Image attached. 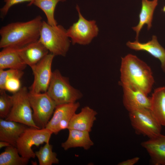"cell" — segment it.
I'll use <instances>...</instances> for the list:
<instances>
[{
    "mask_svg": "<svg viewBox=\"0 0 165 165\" xmlns=\"http://www.w3.org/2000/svg\"><path fill=\"white\" fill-rule=\"evenodd\" d=\"M123 90V105L129 112L139 108L150 109L151 98L140 90L121 85Z\"/></svg>",
    "mask_w": 165,
    "mask_h": 165,
    "instance_id": "obj_11",
    "label": "cell"
},
{
    "mask_svg": "<svg viewBox=\"0 0 165 165\" xmlns=\"http://www.w3.org/2000/svg\"><path fill=\"white\" fill-rule=\"evenodd\" d=\"M141 145L147 151L154 164L165 165V135L160 134Z\"/></svg>",
    "mask_w": 165,
    "mask_h": 165,
    "instance_id": "obj_12",
    "label": "cell"
},
{
    "mask_svg": "<svg viewBox=\"0 0 165 165\" xmlns=\"http://www.w3.org/2000/svg\"><path fill=\"white\" fill-rule=\"evenodd\" d=\"M24 73L23 70L17 69H0V89L5 90V84L8 79L12 78L20 79Z\"/></svg>",
    "mask_w": 165,
    "mask_h": 165,
    "instance_id": "obj_26",
    "label": "cell"
},
{
    "mask_svg": "<svg viewBox=\"0 0 165 165\" xmlns=\"http://www.w3.org/2000/svg\"><path fill=\"white\" fill-rule=\"evenodd\" d=\"M97 112L88 106L82 108L80 112L75 113L70 121L68 129H72L83 131H91L96 120Z\"/></svg>",
    "mask_w": 165,
    "mask_h": 165,
    "instance_id": "obj_13",
    "label": "cell"
},
{
    "mask_svg": "<svg viewBox=\"0 0 165 165\" xmlns=\"http://www.w3.org/2000/svg\"><path fill=\"white\" fill-rule=\"evenodd\" d=\"M11 145L9 143L3 141H0V148L1 149L4 147H7Z\"/></svg>",
    "mask_w": 165,
    "mask_h": 165,
    "instance_id": "obj_30",
    "label": "cell"
},
{
    "mask_svg": "<svg viewBox=\"0 0 165 165\" xmlns=\"http://www.w3.org/2000/svg\"><path fill=\"white\" fill-rule=\"evenodd\" d=\"M131 125L136 132L149 138L161 134L162 126L150 109L139 108L129 112Z\"/></svg>",
    "mask_w": 165,
    "mask_h": 165,
    "instance_id": "obj_8",
    "label": "cell"
},
{
    "mask_svg": "<svg viewBox=\"0 0 165 165\" xmlns=\"http://www.w3.org/2000/svg\"><path fill=\"white\" fill-rule=\"evenodd\" d=\"M68 130V138L61 144V147L65 150L76 147H81L87 150L94 145L90 138L89 132L72 129Z\"/></svg>",
    "mask_w": 165,
    "mask_h": 165,
    "instance_id": "obj_18",
    "label": "cell"
},
{
    "mask_svg": "<svg viewBox=\"0 0 165 165\" xmlns=\"http://www.w3.org/2000/svg\"><path fill=\"white\" fill-rule=\"evenodd\" d=\"M34 0H4L5 5L0 9V17L3 19L6 15L10 8L13 5L24 2H29L28 6H31Z\"/></svg>",
    "mask_w": 165,
    "mask_h": 165,
    "instance_id": "obj_27",
    "label": "cell"
},
{
    "mask_svg": "<svg viewBox=\"0 0 165 165\" xmlns=\"http://www.w3.org/2000/svg\"><path fill=\"white\" fill-rule=\"evenodd\" d=\"M76 9L78 13L79 19L67 30V34L68 37L71 38L73 45L76 43L87 45L97 36L98 28L95 20H88L83 17L78 5L76 6Z\"/></svg>",
    "mask_w": 165,
    "mask_h": 165,
    "instance_id": "obj_9",
    "label": "cell"
},
{
    "mask_svg": "<svg viewBox=\"0 0 165 165\" xmlns=\"http://www.w3.org/2000/svg\"><path fill=\"white\" fill-rule=\"evenodd\" d=\"M27 65L22 59L18 49L13 47L3 48L0 52V69H14L23 70Z\"/></svg>",
    "mask_w": 165,
    "mask_h": 165,
    "instance_id": "obj_19",
    "label": "cell"
},
{
    "mask_svg": "<svg viewBox=\"0 0 165 165\" xmlns=\"http://www.w3.org/2000/svg\"><path fill=\"white\" fill-rule=\"evenodd\" d=\"M43 20L38 15L26 22L12 23L0 30V48H21L38 40Z\"/></svg>",
    "mask_w": 165,
    "mask_h": 165,
    "instance_id": "obj_1",
    "label": "cell"
},
{
    "mask_svg": "<svg viewBox=\"0 0 165 165\" xmlns=\"http://www.w3.org/2000/svg\"><path fill=\"white\" fill-rule=\"evenodd\" d=\"M67 30L61 25L52 26L43 21L39 40L55 56L65 57L70 44Z\"/></svg>",
    "mask_w": 165,
    "mask_h": 165,
    "instance_id": "obj_3",
    "label": "cell"
},
{
    "mask_svg": "<svg viewBox=\"0 0 165 165\" xmlns=\"http://www.w3.org/2000/svg\"><path fill=\"white\" fill-rule=\"evenodd\" d=\"M55 56L49 53L31 68L34 76L29 91L35 93L47 92L52 76L51 67Z\"/></svg>",
    "mask_w": 165,
    "mask_h": 165,
    "instance_id": "obj_10",
    "label": "cell"
},
{
    "mask_svg": "<svg viewBox=\"0 0 165 165\" xmlns=\"http://www.w3.org/2000/svg\"><path fill=\"white\" fill-rule=\"evenodd\" d=\"M5 90L0 89V118L5 119L9 114L13 106L11 96Z\"/></svg>",
    "mask_w": 165,
    "mask_h": 165,
    "instance_id": "obj_25",
    "label": "cell"
},
{
    "mask_svg": "<svg viewBox=\"0 0 165 165\" xmlns=\"http://www.w3.org/2000/svg\"><path fill=\"white\" fill-rule=\"evenodd\" d=\"M52 132L45 128L38 129L28 127L21 134L16 143V147L21 156L30 159L36 157L32 147H38L49 142Z\"/></svg>",
    "mask_w": 165,
    "mask_h": 165,
    "instance_id": "obj_6",
    "label": "cell"
},
{
    "mask_svg": "<svg viewBox=\"0 0 165 165\" xmlns=\"http://www.w3.org/2000/svg\"><path fill=\"white\" fill-rule=\"evenodd\" d=\"M139 160L138 157H135L127 160L118 163L119 165H133L137 163Z\"/></svg>",
    "mask_w": 165,
    "mask_h": 165,
    "instance_id": "obj_29",
    "label": "cell"
},
{
    "mask_svg": "<svg viewBox=\"0 0 165 165\" xmlns=\"http://www.w3.org/2000/svg\"><path fill=\"white\" fill-rule=\"evenodd\" d=\"M120 85L138 89L147 95L154 80L150 67L137 56L129 54L121 58Z\"/></svg>",
    "mask_w": 165,
    "mask_h": 165,
    "instance_id": "obj_2",
    "label": "cell"
},
{
    "mask_svg": "<svg viewBox=\"0 0 165 165\" xmlns=\"http://www.w3.org/2000/svg\"><path fill=\"white\" fill-rule=\"evenodd\" d=\"M46 93L57 106L75 102L83 96L79 90L71 85L69 78L62 75L58 69L53 72Z\"/></svg>",
    "mask_w": 165,
    "mask_h": 165,
    "instance_id": "obj_4",
    "label": "cell"
},
{
    "mask_svg": "<svg viewBox=\"0 0 165 165\" xmlns=\"http://www.w3.org/2000/svg\"><path fill=\"white\" fill-rule=\"evenodd\" d=\"M162 10L163 12L165 13V6H164Z\"/></svg>",
    "mask_w": 165,
    "mask_h": 165,
    "instance_id": "obj_31",
    "label": "cell"
},
{
    "mask_svg": "<svg viewBox=\"0 0 165 165\" xmlns=\"http://www.w3.org/2000/svg\"><path fill=\"white\" fill-rule=\"evenodd\" d=\"M17 148L10 145L0 154V165H26L29 159L20 156Z\"/></svg>",
    "mask_w": 165,
    "mask_h": 165,
    "instance_id": "obj_22",
    "label": "cell"
},
{
    "mask_svg": "<svg viewBox=\"0 0 165 165\" xmlns=\"http://www.w3.org/2000/svg\"><path fill=\"white\" fill-rule=\"evenodd\" d=\"M28 126L13 121L0 119V141L16 147L17 141Z\"/></svg>",
    "mask_w": 165,
    "mask_h": 165,
    "instance_id": "obj_16",
    "label": "cell"
},
{
    "mask_svg": "<svg viewBox=\"0 0 165 165\" xmlns=\"http://www.w3.org/2000/svg\"><path fill=\"white\" fill-rule=\"evenodd\" d=\"M28 92L27 88L24 86L17 92L13 93L11 95L13 106L5 119L18 122L28 127L40 129L33 119V112L29 101Z\"/></svg>",
    "mask_w": 165,
    "mask_h": 165,
    "instance_id": "obj_5",
    "label": "cell"
},
{
    "mask_svg": "<svg viewBox=\"0 0 165 165\" xmlns=\"http://www.w3.org/2000/svg\"><path fill=\"white\" fill-rule=\"evenodd\" d=\"M67 0H34L31 3L41 9L45 13L47 23L52 26L57 25L54 17V13L57 5L60 2H64Z\"/></svg>",
    "mask_w": 165,
    "mask_h": 165,
    "instance_id": "obj_23",
    "label": "cell"
},
{
    "mask_svg": "<svg viewBox=\"0 0 165 165\" xmlns=\"http://www.w3.org/2000/svg\"><path fill=\"white\" fill-rule=\"evenodd\" d=\"M28 95L35 123L40 129L46 128L56 105L46 92L35 93L29 91Z\"/></svg>",
    "mask_w": 165,
    "mask_h": 165,
    "instance_id": "obj_7",
    "label": "cell"
},
{
    "mask_svg": "<svg viewBox=\"0 0 165 165\" xmlns=\"http://www.w3.org/2000/svg\"><path fill=\"white\" fill-rule=\"evenodd\" d=\"M22 59L31 68L49 53V51L39 40L18 49Z\"/></svg>",
    "mask_w": 165,
    "mask_h": 165,
    "instance_id": "obj_15",
    "label": "cell"
},
{
    "mask_svg": "<svg viewBox=\"0 0 165 165\" xmlns=\"http://www.w3.org/2000/svg\"><path fill=\"white\" fill-rule=\"evenodd\" d=\"M127 46L136 51H145L154 57L158 59L161 64V67L165 72V49L158 42L157 37L153 35L152 40L146 43H141L138 41H128Z\"/></svg>",
    "mask_w": 165,
    "mask_h": 165,
    "instance_id": "obj_14",
    "label": "cell"
},
{
    "mask_svg": "<svg viewBox=\"0 0 165 165\" xmlns=\"http://www.w3.org/2000/svg\"><path fill=\"white\" fill-rule=\"evenodd\" d=\"M20 79L12 78L8 79L5 84V90L13 93L18 91L21 87Z\"/></svg>",
    "mask_w": 165,
    "mask_h": 165,
    "instance_id": "obj_28",
    "label": "cell"
},
{
    "mask_svg": "<svg viewBox=\"0 0 165 165\" xmlns=\"http://www.w3.org/2000/svg\"><path fill=\"white\" fill-rule=\"evenodd\" d=\"M53 147L49 142L46 143L38 151L35 152L39 165H51L59 163L57 153L53 151Z\"/></svg>",
    "mask_w": 165,
    "mask_h": 165,
    "instance_id": "obj_24",
    "label": "cell"
},
{
    "mask_svg": "<svg viewBox=\"0 0 165 165\" xmlns=\"http://www.w3.org/2000/svg\"><path fill=\"white\" fill-rule=\"evenodd\" d=\"M141 6L139 15L138 24L132 28L136 32V40L138 41L140 32L145 24L149 30L152 26V22L155 10L158 4L159 0H141Z\"/></svg>",
    "mask_w": 165,
    "mask_h": 165,
    "instance_id": "obj_17",
    "label": "cell"
},
{
    "mask_svg": "<svg viewBox=\"0 0 165 165\" xmlns=\"http://www.w3.org/2000/svg\"><path fill=\"white\" fill-rule=\"evenodd\" d=\"M80 106V103L76 102L57 105L46 128L55 134L60 122L67 116L75 113Z\"/></svg>",
    "mask_w": 165,
    "mask_h": 165,
    "instance_id": "obj_20",
    "label": "cell"
},
{
    "mask_svg": "<svg viewBox=\"0 0 165 165\" xmlns=\"http://www.w3.org/2000/svg\"><path fill=\"white\" fill-rule=\"evenodd\" d=\"M150 98V110L160 124L165 126V87L155 89Z\"/></svg>",
    "mask_w": 165,
    "mask_h": 165,
    "instance_id": "obj_21",
    "label": "cell"
}]
</instances>
